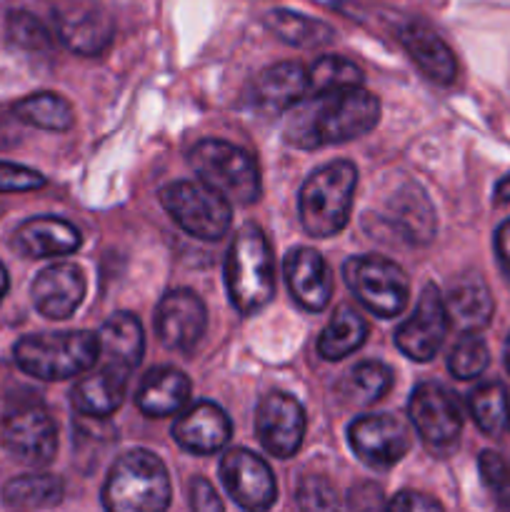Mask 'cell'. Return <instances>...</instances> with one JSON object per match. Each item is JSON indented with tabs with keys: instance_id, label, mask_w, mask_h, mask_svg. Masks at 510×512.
<instances>
[{
	"instance_id": "cell-1",
	"label": "cell",
	"mask_w": 510,
	"mask_h": 512,
	"mask_svg": "<svg viewBox=\"0 0 510 512\" xmlns=\"http://www.w3.org/2000/svg\"><path fill=\"white\" fill-rule=\"evenodd\" d=\"M380 120V103L360 85L313 93L288 110L285 140L300 150H320L370 133Z\"/></svg>"
},
{
	"instance_id": "cell-2",
	"label": "cell",
	"mask_w": 510,
	"mask_h": 512,
	"mask_svg": "<svg viewBox=\"0 0 510 512\" xmlns=\"http://www.w3.org/2000/svg\"><path fill=\"white\" fill-rule=\"evenodd\" d=\"M225 285H228L230 303L240 315H255L273 300V250L258 225H243L235 233L225 258Z\"/></svg>"
},
{
	"instance_id": "cell-3",
	"label": "cell",
	"mask_w": 510,
	"mask_h": 512,
	"mask_svg": "<svg viewBox=\"0 0 510 512\" xmlns=\"http://www.w3.org/2000/svg\"><path fill=\"white\" fill-rule=\"evenodd\" d=\"M170 505V475L150 450L120 455L103 485L105 512H165Z\"/></svg>"
},
{
	"instance_id": "cell-4",
	"label": "cell",
	"mask_w": 510,
	"mask_h": 512,
	"mask_svg": "<svg viewBox=\"0 0 510 512\" xmlns=\"http://www.w3.org/2000/svg\"><path fill=\"white\" fill-rule=\"evenodd\" d=\"M358 170L350 160H333L308 175L298 195V213L305 233L333 238L348 225Z\"/></svg>"
},
{
	"instance_id": "cell-5",
	"label": "cell",
	"mask_w": 510,
	"mask_h": 512,
	"mask_svg": "<svg viewBox=\"0 0 510 512\" xmlns=\"http://www.w3.org/2000/svg\"><path fill=\"white\" fill-rule=\"evenodd\" d=\"M15 363L38 380H68L83 375L98 363V335L88 330L75 333L25 335L13 348Z\"/></svg>"
},
{
	"instance_id": "cell-6",
	"label": "cell",
	"mask_w": 510,
	"mask_h": 512,
	"mask_svg": "<svg viewBox=\"0 0 510 512\" xmlns=\"http://www.w3.org/2000/svg\"><path fill=\"white\" fill-rule=\"evenodd\" d=\"M190 168L230 205H250L260 198V170L253 155L228 140H200L190 150Z\"/></svg>"
},
{
	"instance_id": "cell-7",
	"label": "cell",
	"mask_w": 510,
	"mask_h": 512,
	"mask_svg": "<svg viewBox=\"0 0 510 512\" xmlns=\"http://www.w3.org/2000/svg\"><path fill=\"white\" fill-rule=\"evenodd\" d=\"M160 205L178 228L198 240H220L230 230V220H233L230 200L205 185L203 180L168 183L160 188Z\"/></svg>"
},
{
	"instance_id": "cell-8",
	"label": "cell",
	"mask_w": 510,
	"mask_h": 512,
	"mask_svg": "<svg viewBox=\"0 0 510 512\" xmlns=\"http://www.w3.org/2000/svg\"><path fill=\"white\" fill-rule=\"evenodd\" d=\"M343 278L350 293L378 318H395L410 298V280L400 265L380 255H358L345 260Z\"/></svg>"
},
{
	"instance_id": "cell-9",
	"label": "cell",
	"mask_w": 510,
	"mask_h": 512,
	"mask_svg": "<svg viewBox=\"0 0 510 512\" xmlns=\"http://www.w3.org/2000/svg\"><path fill=\"white\" fill-rule=\"evenodd\" d=\"M0 443L20 463L43 468L58 453V428L40 403H18L3 415Z\"/></svg>"
},
{
	"instance_id": "cell-10",
	"label": "cell",
	"mask_w": 510,
	"mask_h": 512,
	"mask_svg": "<svg viewBox=\"0 0 510 512\" xmlns=\"http://www.w3.org/2000/svg\"><path fill=\"white\" fill-rule=\"evenodd\" d=\"M448 328L450 318L443 293L433 283H428L420 293L413 315L395 330V345L405 358L415 363H428L438 355Z\"/></svg>"
},
{
	"instance_id": "cell-11",
	"label": "cell",
	"mask_w": 510,
	"mask_h": 512,
	"mask_svg": "<svg viewBox=\"0 0 510 512\" xmlns=\"http://www.w3.org/2000/svg\"><path fill=\"white\" fill-rule=\"evenodd\" d=\"M220 480L235 505L245 512H265L278 500V483L273 470L260 455L245 448L228 450L220 460Z\"/></svg>"
},
{
	"instance_id": "cell-12",
	"label": "cell",
	"mask_w": 510,
	"mask_h": 512,
	"mask_svg": "<svg viewBox=\"0 0 510 512\" xmlns=\"http://www.w3.org/2000/svg\"><path fill=\"white\" fill-rule=\"evenodd\" d=\"M410 423L430 448H453L463 430L458 400L448 388L438 383H420L408 403Z\"/></svg>"
},
{
	"instance_id": "cell-13",
	"label": "cell",
	"mask_w": 510,
	"mask_h": 512,
	"mask_svg": "<svg viewBox=\"0 0 510 512\" xmlns=\"http://www.w3.org/2000/svg\"><path fill=\"white\" fill-rule=\"evenodd\" d=\"M155 335L168 350L190 353L208 328L205 303L188 288L170 290L155 308Z\"/></svg>"
},
{
	"instance_id": "cell-14",
	"label": "cell",
	"mask_w": 510,
	"mask_h": 512,
	"mask_svg": "<svg viewBox=\"0 0 510 512\" xmlns=\"http://www.w3.org/2000/svg\"><path fill=\"white\" fill-rule=\"evenodd\" d=\"M348 443L368 468L388 470L405 458L410 435L393 415H363L350 423Z\"/></svg>"
},
{
	"instance_id": "cell-15",
	"label": "cell",
	"mask_w": 510,
	"mask_h": 512,
	"mask_svg": "<svg viewBox=\"0 0 510 512\" xmlns=\"http://www.w3.org/2000/svg\"><path fill=\"white\" fill-rule=\"evenodd\" d=\"M255 433L260 445L275 458H293L303 445L305 410L293 395L268 393L255 410Z\"/></svg>"
},
{
	"instance_id": "cell-16",
	"label": "cell",
	"mask_w": 510,
	"mask_h": 512,
	"mask_svg": "<svg viewBox=\"0 0 510 512\" xmlns=\"http://www.w3.org/2000/svg\"><path fill=\"white\" fill-rule=\"evenodd\" d=\"M55 33L60 43L75 55L93 58L110 48L115 25L100 5L78 0V3H65L55 8Z\"/></svg>"
},
{
	"instance_id": "cell-17",
	"label": "cell",
	"mask_w": 510,
	"mask_h": 512,
	"mask_svg": "<svg viewBox=\"0 0 510 512\" xmlns=\"http://www.w3.org/2000/svg\"><path fill=\"white\" fill-rule=\"evenodd\" d=\"M33 305L43 318L65 320L85 298V275L73 263H55L33 280Z\"/></svg>"
},
{
	"instance_id": "cell-18",
	"label": "cell",
	"mask_w": 510,
	"mask_h": 512,
	"mask_svg": "<svg viewBox=\"0 0 510 512\" xmlns=\"http://www.w3.org/2000/svg\"><path fill=\"white\" fill-rule=\"evenodd\" d=\"M285 280L295 303L308 313H320L333 295V275L323 255L313 248H295L285 255Z\"/></svg>"
},
{
	"instance_id": "cell-19",
	"label": "cell",
	"mask_w": 510,
	"mask_h": 512,
	"mask_svg": "<svg viewBox=\"0 0 510 512\" xmlns=\"http://www.w3.org/2000/svg\"><path fill=\"white\" fill-rule=\"evenodd\" d=\"M233 425L220 405L195 403L185 415H180L173 425L175 443L195 455H213L228 445Z\"/></svg>"
},
{
	"instance_id": "cell-20",
	"label": "cell",
	"mask_w": 510,
	"mask_h": 512,
	"mask_svg": "<svg viewBox=\"0 0 510 512\" xmlns=\"http://www.w3.org/2000/svg\"><path fill=\"white\" fill-rule=\"evenodd\" d=\"M130 373L115 365L100 363L93 375H85L75 383L73 408L83 418H108L123 405Z\"/></svg>"
},
{
	"instance_id": "cell-21",
	"label": "cell",
	"mask_w": 510,
	"mask_h": 512,
	"mask_svg": "<svg viewBox=\"0 0 510 512\" xmlns=\"http://www.w3.org/2000/svg\"><path fill=\"white\" fill-rule=\"evenodd\" d=\"M308 93V70L300 63H278L265 68L253 83V105L260 113H288Z\"/></svg>"
},
{
	"instance_id": "cell-22",
	"label": "cell",
	"mask_w": 510,
	"mask_h": 512,
	"mask_svg": "<svg viewBox=\"0 0 510 512\" xmlns=\"http://www.w3.org/2000/svg\"><path fill=\"white\" fill-rule=\"evenodd\" d=\"M13 248L33 260L70 255L80 248V233L68 220L40 215L18 225L13 235Z\"/></svg>"
},
{
	"instance_id": "cell-23",
	"label": "cell",
	"mask_w": 510,
	"mask_h": 512,
	"mask_svg": "<svg viewBox=\"0 0 510 512\" xmlns=\"http://www.w3.org/2000/svg\"><path fill=\"white\" fill-rule=\"evenodd\" d=\"M400 43H403L405 53L410 55V60L418 65L425 78L438 85L453 83L455 73H458L455 55L430 25L418 23V20L408 23L400 30Z\"/></svg>"
},
{
	"instance_id": "cell-24",
	"label": "cell",
	"mask_w": 510,
	"mask_h": 512,
	"mask_svg": "<svg viewBox=\"0 0 510 512\" xmlns=\"http://www.w3.org/2000/svg\"><path fill=\"white\" fill-rule=\"evenodd\" d=\"M445 308H448L450 323L460 333H480L493 320L495 303L485 280L478 273H468L450 283Z\"/></svg>"
},
{
	"instance_id": "cell-25",
	"label": "cell",
	"mask_w": 510,
	"mask_h": 512,
	"mask_svg": "<svg viewBox=\"0 0 510 512\" xmlns=\"http://www.w3.org/2000/svg\"><path fill=\"white\" fill-rule=\"evenodd\" d=\"M388 218L400 238L413 245H428L435 235V213L420 185L405 183L388 200Z\"/></svg>"
},
{
	"instance_id": "cell-26",
	"label": "cell",
	"mask_w": 510,
	"mask_h": 512,
	"mask_svg": "<svg viewBox=\"0 0 510 512\" xmlns=\"http://www.w3.org/2000/svg\"><path fill=\"white\" fill-rule=\"evenodd\" d=\"M98 345L100 363L115 365V368H123L130 373L143 360V325H140V320L133 313H115L100 328Z\"/></svg>"
},
{
	"instance_id": "cell-27",
	"label": "cell",
	"mask_w": 510,
	"mask_h": 512,
	"mask_svg": "<svg viewBox=\"0 0 510 512\" xmlns=\"http://www.w3.org/2000/svg\"><path fill=\"white\" fill-rule=\"evenodd\" d=\"M190 398V380L188 375L180 373L178 368H153L143 378L138 390V408L150 418H168L183 410V405Z\"/></svg>"
},
{
	"instance_id": "cell-28",
	"label": "cell",
	"mask_w": 510,
	"mask_h": 512,
	"mask_svg": "<svg viewBox=\"0 0 510 512\" xmlns=\"http://www.w3.org/2000/svg\"><path fill=\"white\" fill-rule=\"evenodd\" d=\"M365 338H368V323L363 320V315L350 305H340L333 320L320 333L318 355L325 360H343L360 350Z\"/></svg>"
},
{
	"instance_id": "cell-29",
	"label": "cell",
	"mask_w": 510,
	"mask_h": 512,
	"mask_svg": "<svg viewBox=\"0 0 510 512\" xmlns=\"http://www.w3.org/2000/svg\"><path fill=\"white\" fill-rule=\"evenodd\" d=\"M265 25L275 38L295 45V48H323V45L333 43L335 38V30L328 23L285 8L270 10L265 15Z\"/></svg>"
},
{
	"instance_id": "cell-30",
	"label": "cell",
	"mask_w": 510,
	"mask_h": 512,
	"mask_svg": "<svg viewBox=\"0 0 510 512\" xmlns=\"http://www.w3.org/2000/svg\"><path fill=\"white\" fill-rule=\"evenodd\" d=\"M63 480L48 473L13 478L3 488V500L13 510H50L63 503Z\"/></svg>"
},
{
	"instance_id": "cell-31",
	"label": "cell",
	"mask_w": 510,
	"mask_h": 512,
	"mask_svg": "<svg viewBox=\"0 0 510 512\" xmlns=\"http://www.w3.org/2000/svg\"><path fill=\"white\" fill-rule=\"evenodd\" d=\"M13 115L18 120H23V123L33 125V128L53 130V133H65L75 123L73 108L58 93L28 95V98L18 100L13 105Z\"/></svg>"
},
{
	"instance_id": "cell-32",
	"label": "cell",
	"mask_w": 510,
	"mask_h": 512,
	"mask_svg": "<svg viewBox=\"0 0 510 512\" xmlns=\"http://www.w3.org/2000/svg\"><path fill=\"white\" fill-rule=\"evenodd\" d=\"M470 415L485 435H500L508 428L510 398L500 383H485L470 393Z\"/></svg>"
},
{
	"instance_id": "cell-33",
	"label": "cell",
	"mask_w": 510,
	"mask_h": 512,
	"mask_svg": "<svg viewBox=\"0 0 510 512\" xmlns=\"http://www.w3.org/2000/svg\"><path fill=\"white\" fill-rule=\"evenodd\" d=\"M363 83V73L355 63L340 55H323L308 70V93H325V90L350 88Z\"/></svg>"
},
{
	"instance_id": "cell-34",
	"label": "cell",
	"mask_w": 510,
	"mask_h": 512,
	"mask_svg": "<svg viewBox=\"0 0 510 512\" xmlns=\"http://www.w3.org/2000/svg\"><path fill=\"white\" fill-rule=\"evenodd\" d=\"M5 35L15 48L28 50V53H45L53 48L50 30L28 10H10L5 18Z\"/></svg>"
},
{
	"instance_id": "cell-35",
	"label": "cell",
	"mask_w": 510,
	"mask_h": 512,
	"mask_svg": "<svg viewBox=\"0 0 510 512\" xmlns=\"http://www.w3.org/2000/svg\"><path fill=\"white\" fill-rule=\"evenodd\" d=\"M488 345L478 338V333H463L448 355L450 373L458 380H473L488 368Z\"/></svg>"
},
{
	"instance_id": "cell-36",
	"label": "cell",
	"mask_w": 510,
	"mask_h": 512,
	"mask_svg": "<svg viewBox=\"0 0 510 512\" xmlns=\"http://www.w3.org/2000/svg\"><path fill=\"white\" fill-rule=\"evenodd\" d=\"M350 390L353 395H358V403H375V400L383 398L390 388H393V370L383 363H373V360H365V363L355 365L350 370Z\"/></svg>"
},
{
	"instance_id": "cell-37",
	"label": "cell",
	"mask_w": 510,
	"mask_h": 512,
	"mask_svg": "<svg viewBox=\"0 0 510 512\" xmlns=\"http://www.w3.org/2000/svg\"><path fill=\"white\" fill-rule=\"evenodd\" d=\"M295 500L303 512H338V493L325 475H303Z\"/></svg>"
},
{
	"instance_id": "cell-38",
	"label": "cell",
	"mask_w": 510,
	"mask_h": 512,
	"mask_svg": "<svg viewBox=\"0 0 510 512\" xmlns=\"http://www.w3.org/2000/svg\"><path fill=\"white\" fill-rule=\"evenodd\" d=\"M480 475H483V483L493 490L498 498L508 500L510 498V463L495 450H483L478 458Z\"/></svg>"
},
{
	"instance_id": "cell-39",
	"label": "cell",
	"mask_w": 510,
	"mask_h": 512,
	"mask_svg": "<svg viewBox=\"0 0 510 512\" xmlns=\"http://www.w3.org/2000/svg\"><path fill=\"white\" fill-rule=\"evenodd\" d=\"M45 185V178L33 168L15 163H0V193H28Z\"/></svg>"
},
{
	"instance_id": "cell-40",
	"label": "cell",
	"mask_w": 510,
	"mask_h": 512,
	"mask_svg": "<svg viewBox=\"0 0 510 512\" xmlns=\"http://www.w3.org/2000/svg\"><path fill=\"white\" fill-rule=\"evenodd\" d=\"M385 512H445L443 505L435 498L425 493H415V490H403V493L395 495L388 505H385Z\"/></svg>"
},
{
	"instance_id": "cell-41",
	"label": "cell",
	"mask_w": 510,
	"mask_h": 512,
	"mask_svg": "<svg viewBox=\"0 0 510 512\" xmlns=\"http://www.w3.org/2000/svg\"><path fill=\"white\" fill-rule=\"evenodd\" d=\"M190 510L193 512H225L223 500L215 493L210 480L195 478L190 483Z\"/></svg>"
},
{
	"instance_id": "cell-42",
	"label": "cell",
	"mask_w": 510,
	"mask_h": 512,
	"mask_svg": "<svg viewBox=\"0 0 510 512\" xmlns=\"http://www.w3.org/2000/svg\"><path fill=\"white\" fill-rule=\"evenodd\" d=\"M350 512H385L383 495L375 485L363 483L350 493Z\"/></svg>"
},
{
	"instance_id": "cell-43",
	"label": "cell",
	"mask_w": 510,
	"mask_h": 512,
	"mask_svg": "<svg viewBox=\"0 0 510 512\" xmlns=\"http://www.w3.org/2000/svg\"><path fill=\"white\" fill-rule=\"evenodd\" d=\"M495 258H498L500 270L505 273V278L510 280V220L500 223V228L495 230Z\"/></svg>"
},
{
	"instance_id": "cell-44",
	"label": "cell",
	"mask_w": 510,
	"mask_h": 512,
	"mask_svg": "<svg viewBox=\"0 0 510 512\" xmlns=\"http://www.w3.org/2000/svg\"><path fill=\"white\" fill-rule=\"evenodd\" d=\"M495 203H510V175L495 185Z\"/></svg>"
},
{
	"instance_id": "cell-45",
	"label": "cell",
	"mask_w": 510,
	"mask_h": 512,
	"mask_svg": "<svg viewBox=\"0 0 510 512\" xmlns=\"http://www.w3.org/2000/svg\"><path fill=\"white\" fill-rule=\"evenodd\" d=\"M10 288V280H8V270H5V265L0 263V303H3L5 293H8Z\"/></svg>"
},
{
	"instance_id": "cell-46",
	"label": "cell",
	"mask_w": 510,
	"mask_h": 512,
	"mask_svg": "<svg viewBox=\"0 0 510 512\" xmlns=\"http://www.w3.org/2000/svg\"><path fill=\"white\" fill-rule=\"evenodd\" d=\"M505 368L510 373V335H508V343H505Z\"/></svg>"
},
{
	"instance_id": "cell-47",
	"label": "cell",
	"mask_w": 510,
	"mask_h": 512,
	"mask_svg": "<svg viewBox=\"0 0 510 512\" xmlns=\"http://www.w3.org/2000/svg\"><path fill=\"white\" fill-rule=\"evenodd\" d=\"M508 428H510V420H508Z\"/></svg>"
}]
</instances>
